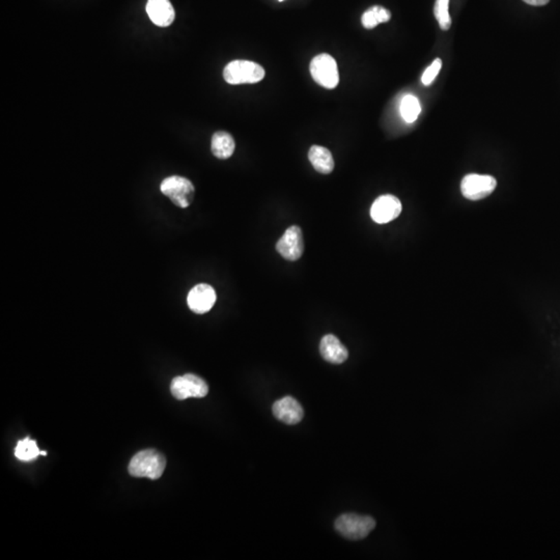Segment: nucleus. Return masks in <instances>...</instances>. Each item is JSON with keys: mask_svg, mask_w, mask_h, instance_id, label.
Segmentation results:
<instances>
[{"mask_svg": "<svg viewBox=\"0 0 560 560\" xmlns=\"http://www.w3.org/2000/svg\"><path fill=\"white\" fill-rule=\"evenodd\" d=\"M41 452L39 450L37 442L30 438H25L20 440L17 444L15 450V456L20 461L30 462L34 460L40 456Z\"/></svg>", "mask_w": 560, "mask_h": 560, "instance_id": "obj_17", "label": "nucleus"}, {"mask_svg": "<svg viewBox=\"0 0 560 560\" xmlns=\"http://www.w3.org/2000/svg\"><path fill=\"white\" fill-rule=\"evenodd\" d=\"M448 6H450V0H436V4H435V17L443 30H448L452 26V18L448 12Z\"/></svg>", "mask_w": 560, "mask_h": 560, "instance_id": "obj_19", "label": "nucleus"}, {"mask_svg": "<svg viewBox=\"0 0 560 560\" xmlns=\"http://www.w3.org/2000/svg\"><path fill=\"white\" fill-rule=\"evenodd\" d=\"M523 1L526 2V4H530V6H545V4H548L550 0H523Z\"/></svg>", "mask_w": 560, "mask_h": 560, "instance_id": "obj_21", "label": "nucleus"}, {"mask_svg": "<svg viewBox=\"0 0 560 560\" xmlns=\"http://www.w3.org/2000/svg\"><path fill=\"white\" fill-rule=\"evenodd\" d=\"M276 250L284 260L290 262L300 259L304 253L303 234L300 227L292 225L286 229L281 238L277 241Z\"/></svg>", "mask_w": 560, "mask_h": 560, "instance_id": "obj_8", "label": "nucleus"}, {"mask_svg": "<svg viewBox=\"0 0 560 560\" xmlns=\"http://www.w3.org/2000/svg\"><path fill=\"white\" fill-rule=\"evenodd\" d=\"M146 13L151 21L159 27H167L176 18L174 6L170 0H148Z\"/></svg>", "mask_w": 560, "mask_h": 560, "instance_id": "obj_12", "label": "nucleus"}, {"mask_svg": "<svg viewBox=\"0 0 560 560\" xmlns=\"http://www.w3.org/2000/svg\"><path fill=\"white\" fill-rule=\"evenodd\" d=\"M442 67V61L440 58H436L434 61H433L432 65L428 68V69L424 71V75H422L421 81L424 85L432 84L434 82L435 78L437 77L438 75L439 72H440Z\"/></svg>", "mask_w": 560, "mask_h": 560, "instance_id": "obj_20", "label": "nucleus"}, {"mask_svg": "<svg viewBox=\"0 0 560 560\" xmlns=\"http://www.w3.org/2000/svg\"><path fill=\"white\" fill-rule=\"evenodd\" d=\"M308 159L317 172L329 174L334 170V159L328 148L321 146H312L308 152Z\"/></svg>", "mask_w": 560, "mask_h": 560, "instance_id": "obj_14", "label": "nucleus"}, {"mask_svg": "<svg viewBox=\"0 0 560 560\" xmlns=\"http://www.w3.org/2000/svg\"><path fill=\"white\" fill-rule=\"evenodd\" d=\"M216 302V292L207 284H196L187 297V303L194 314H203L212 310Z\"/></svg>", "mask_w": 560, "mask_h": 560, "instance_id": "obj_10", "label": "nucleus"}, {"mask_svg": "<svg viewBox=\"0 0 560 560\" xmlns=\"http://www.w3.org/2000/svg\"><path fill=\"white\" fill-rule=\"evenodd\" d=\"M421 111L419 99L414 96L407 95L400 104V115L407 122H413L417 120Z\"/></svg>", "mask_w": 560, "mask_h": 560, "instance_id": "obj_18", "label": "nucleus"}, {"mask_svg": "<svg viewBox=\"0 0 560 560\" xmlns=\"http://www.w3.org/2000/svg\"><path fill=\"white\" fill-rule=\"evenodd\" d=\"M497 181L491 176L471 174L464 177L461 191L464 198L470 201H481L489 196L495 190Z\"/></svg>", "mask_w": 560, "mask_h": 560, "instance_id": "obj_7", "label": "nucleus"}, {"mask_svg": "<svg viewBox=\"0 0 560 560\" xmlns=\"http://www.w3.org/2000/svg\"><path fill=\"white\" fill-rule=\"evenodd\" d=\"M166 467L163 454L155 450H146L133 457L129 464V473L134 478L158 480Z\"/></svg>", "mask_w": 560, "mask_h": 560, "instance_id": "obj_1", "label": "nucleus"}, {"mask_svg": "<svg viewBox=\"0 0 560 560\" xmlns=\"http://www.w3.org/2000/svg\"><path fill=\"white\" fill-rule=\"evenodd\" d=\"M236 144L233 136L224 131H218L212 137L211 151L216 158L225 160L235 152Z\"/></svg>", "mask_w": 560, "mask_h": 560, "instance_id": "obj_15", "label": "nucleus"}, {"mask_svg": "<svg viewBox=\"0 0 560 560\" xmlns=\"http://www.w3.org/2000/svg\"><path fill=\"white\" fill-rule=\"evenodd\" d=\"M279 1H284V0H279Z\"/></svg>", "mask_w": 560, "mask_h": 560, "instance_id": "obj_22", "label": "nucleus"}, {"mask_svg": "<svg viewBox=\"0 0 560 560\" xmlns=\"http://www.w3.org/2000/svg\"><path fill=\"white\" fill-rule=\"evenodd\" d=\"M376 527V521L369 516L345 514L336 521V529L348 540L364 539Z\"/></svg>", "mask_w": 560, "mask_h": 560, "instance_id": "obj_3", "label": "nucleus"}, {"mask_svg": "<svg viewBox=\"0 0 560 560\" xmlns=\"http://www.w3.org/2000/svg\"><path fill=\"white\" fill-rule=\"evenodd\" d=\"M265 69L255 61H234L223 70V78L229 84H253L264 79Z\"/></svg>", "mask_w": 560, "mask_h": 560, "instance_id": "obj_2", "label": "nucleus"}, {"mask_svg": "<svg viewBox=\"0 0 560 560\" xmlns=\"http://www.w3.org/2000/svg\"><path fill=\"white\" fill-rule=\"evenodd\" d=\"M320 353L324 359L332 364H341L349 356L347 348L333 334H327L322 338Z\"/></svg>", "mask_w": 560, "mask_h": 560, "instance_id": "obj_13", "label": "nucleus"}, {"mask_svg": "<svg viewBox=\"0 0 560 560\" xmlns=\"http://www.w3.org/2000/svg\"><path fill=\"white\" fill-rule=\"evenodd\" d=\"M170 391L177 400H184L189 397H205L209 393V386L198 376L185 374L172 381Z\"/></svg>", "mask_w": 560, "mask_h": 560, "instance_id": "obj_6", "label": "nucleus"}, {"mask_svg": "<svg viewBox=\"0 0 560 560\" xmlns=\"http://www.w3.org/2000/svg\"><path fill=\"white\" fill-rule=\"evenodd\" d=\"M273 414L286 424H297L303 419L304 411L298 400L292 397H282L273 405Z\"/></svg>", "mask_w": 560, "mask_h": 560, "instance_id": "obj_11", "label": "nucleus"}, {"mask_svg": "<svg viewBox=\"0 0 560 560\" xmlns=\"http://www.w3.org/2000/svg\"><path fill=\"white\" fill-rule=\"evenodd\" d=\"M160 190L177 207L185 209L191 205L196 196V188L188 179L172 176L162 181Z\"/></svg>", "mask_w": 560, "mask_h": 560, "instance_id": "obj_4", "label": "nucleus"}, {"mask_svg": "<svg viewBox=\"0 0 560 560\" xmlns=\"http://www.w3.org/2000/svg\"><path fill=\"white\" fill-rule=\"evenodd\" d=\"M310 69L314 80L325 89H336L340 83L338 63L329 54L322 53L312 58Z\"/></svg>", "mask_w": 560, "mask_h": 560, "instance_id": "obj_5", "label": "nucleus"}, {"mask_svg": "<svg viewBox=\"0 0 560 560\" xmlns=\"http://www.w3.org/2000/svg\"><path fill=\"white\" fill-rule=\"evenodd\" d=\"M402 203L395 196L386 194L374 201L371 208V217L378 224H385L397 219L402 213Z\"/></svg>", "mask_w": 560, "mask_h": 560, "instance_id": "obj_9", "label": "nucleus"}, {"mask_svg": "<svg viewBox=\"0 0 560 560\" xmlns=\"http://www.w3.org/2000/svg\"><path fill=\"white\" fill-rule=\"evenodd\" d=\"M390 11L383 8V6H374L365 11L364 14L361 17V22L367 30H373L380 23H386L390 20Z\"/></svg>", "mask_w": 560, "mask_h": 560, "instance_id": "obj_16", "label": "nucleus"}]
</instances>
